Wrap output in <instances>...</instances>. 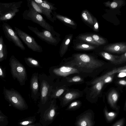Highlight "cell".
<instances>
[{
  "label": "cell",
  "instance_id": "cell-1",
  "mask_svg": "<svg viewBox=\"0 0 126 126\" xmlns=\"http://www.w3.org/2000/svg\"><path fill=\"white\" fill-rule=\"evenodd\" d=\"M61 63L69 65L76 68L79 71L89 72L102 66L104 63L93 57L85 54H73L71 58H64Z\"/></svg>",
  "mask_w": 126,
  "mask_h": 126
},
{
  "label": "cell",
  "instance_id": "cell-2",
  "mask_svg": "<svg viewBox=\"0 0 126 126\" xmlns=\"http://www.w3.org/2000/svg\"><path fill=\"white\" fill-rule=\"evenodd\" d=\"M9 65L14 79H16L21 86L24 85L27 80V76L24 66L14 55L12 56L10 59Z\"/></svg>",
  "mask_w": 126,
  "mask_h": 126
},
{
  "label": "cell",
  "instance_id": "cell-3",
  "mask_svg": "<svg viewBox=\"0 0 126 126\" xmlns=\"http://www.w3.org/2000/svg\"><path fill=\"white\" fill-rule=\"evenodd\" d=\"M23 16L24 19L38 24L45 29L60 37V34L54 30V27L47 23L40 14L33 9L29 8L28 10H25L23 13Z\"/></svg>",
  "mask_w": 126,
  "mask_h": 126
},
{
  "label": "cell",
  "instance_id": "cell-4",
  "mask_svg": "<svg viewBox=\"0 0 126 126\" xmlns=\"http://www.w3.org/2000/svg\"><path fill=\"white\" fill-rule=\"evenodd\" d=\"M49 72V76L54 79H60L72 74L79 73V72L75 67L60 63L59 65L50 67Z\"/></svg>",
  "mask_w": 126,
  "mask_h": 126
},
{
  "label": "cell",
  "instance_id": "cell-5",
  "mask_svg": "<svg viewBox=\"0 0 126 126\" xmlns=\"http://www.w3.org/2000/svg\"><path fill=\"white\" fill-rule=\"evenodd\" d=\"M38 79L40 96L42 102H44L50 98L54 79L44 73L39 74Z\"/></svg>",
  "mask_w": 126,
  "mask_h": 126
},
{
  "label": "cell",
  "instance_id": "cell-6",
  "mask_svg": "<svg viewBox=\"0 0 126 126\" xmlns=\"http://www.w3.org/2000/svg\"><path fill=\"white\" fill-rule=\"evenodd\" d=\"M28 28L37 37L48 44L56 46L61 40L60 37L57 36L45 29L40 31L37 27L28 26Z\"/></svg>",
  "mask_w": 126,
  "mask_h": 126
},
{
  "label": "cell",
  "instance_id": "cell-7",
  "mask_svg": "<svg viewBox=\"0 0 126 126\" xmlns=\"http://www.w3.org/2000/svg\"><path fill=\"white\" fill-rule=\"evenodd\" d=\"M14 28L18 36L29 48L34 51L43 52L42 47L38 44L33 37L16 27Z\"/></svg>",
  "mask_w": 126,
  "mask_h": 126
},
{
  "label": "cell",
  "instance_id": "cell-8",
  "mask_svg": "<svg viewBox=\"0 0 126 126\" xmlns=\"http://www.w3.org/2000/svg\"><path fill=\"white\" fill-rule=\"evenodd\" d=\"M3 93L6 99L16 107H21L24 105V100L22 96L15 89H7L4 87Z\"/></svg>",
  "mask_w": 126,
  "mask_h": 126
},
{
  "label": "cell",
  "instance_id": "cell-9",
  "mask_svg": "<svg viewBox=\"0 0 126 126\" xmlns=\"http://www.w3.org/2000/svg\"><path fill=\"white\" fill-rule=\"evenodd\" d=\"M2 28L6 37L21 49L24 50L25 48L17 33L7 23H3Z\"/></svg>",
  "mask_w": 126,
  "mask_h": 126
},
{
  "label": "cell",
  "instance_id": "cell-10",
  "mask_svg": "<svg viewBox=\"0 0 126 126\" xmlns=\"http://www.w3.org/2000/svg\"><path fill=\"white\" fill-rule=\"evenodd\" d=\"M22 1L10 3H0V17L11 15H16Z\"/></svg>",
  "mask_w": 126,
  "mask_h": 126
},
{
  "label": "cell",
  "instance_id": "cell-11",
  "mask_svg": "<svg viewBox=\"0 0 126 126\" xmlns=\"http://www.w3.org/2000/svg\"><path fill=\"white\" fill-rule=\"evenodd\" d=\"M52 86L50 95L51 98H60L69 89L70 85L63 82L60 79H57Z\"/></svg>",
  "mask_w": 126,
  "mask_h": 126
},
{
  "label": "cell",
  "instance_id": "cell-12",
  "mask_svg": "<svg viewBox=\"0 0 126 126\" xmlns=\"http://www.w3.org/2000/svg\"><path fill=\"white\" fill-rule=\"evenodd\" d=\"M39 75L37 72L33 73L30 80V88L31 91V96L34 99H36L40 96Z\"/></svg>",
  "mask_w": 126,
  "mask_h": 126
},
{
  "label": "cell",
  "instance_id": "cell-13",
  "mask_svg": "<svg viewBox=\"0 0 126 126\" xmlns=\"http://www.w3.org/2000/svg\"><path fill=\"white\" fill-rule=\"evenodd\" d=\"M42 9L43 14L51 22L54 23L55 20L51 14L52 12L57 9L54 4L47 1L46 3H42L37 4Z\"/></svg>",
  "mask_w": 126,
  "mask_h": 126
},
{
  "label": "cell",
  "instance_id": "cell-14",
  "mask_svg": "<svg viewBox=\"0 0 126 126\" xmlns=\"http://www.w3.org/2000/svg\"><path fill=\"white\" fill-rule=\"evenodd\" d=\"M104 49L114 53H125L126 51V44L125 43L122 42L111 44L105 46Z\"/></svg>",
  "mask_w": 126,
  "mask_h": 126
},
{
  "label": "cell",
  "instance_id": "cell-15",
  "mask_svg": "<svg viewBox=\"0 0 126 126\" xmlns=\"http://www.w3.org/2000/svg\"><path fill=\"white\" fill-rule=\"evenodd\" d=\"M51 14L55 21L57 19L65 25L72 28L76 25V23L73 20L66 16L62 15L54 11H52Z\"/></svg>",
  "mask_w": 126,
  "mask_h": 126
},
{
  "label": "cell",
  "instance_id": "cell-16",
  "mask_svg": "<svg viewBox=\"0 0 126 126\" xmlns=\"http://www.w3.org/2000/svg\"><path fill=\"white\" fill-rule=\"evenodd\" d=\"M73 36L72 34L66 35L63 40L59 49V53L61 57H63L68 50Z\"/></svg>",
  "mask_w": 126,
  "mask_h": 126
},
{
  "label": "cell",
  "instance_id": "cell-17",
  "mask_svg": "<svg viewBox=\"0 0 126 126\" xmlns=\"http://www.w3.org/2000/svg\"><path fill=\"white\" fill-rule=\"evenodd\" d=\"M78 92L69 89L60 97L63 104H66L80 96Z\"/></svg>",
  "mask_w": 126,
  "mask_h": 126
},
{
  "label": "cell",
  "instance_id": "cell-18",
  "mask_svg": "<svg viewBox=\"0 0 126 126\" xmlns=\"http://www.w3.org/2000/svg\"><path fill=\"white\" fill-rule=\"evenodd\" d=\"M126 66L123 67H119L115 68L109 72H108L102 76L96 79L93 80L91 83L93 84H95L101 80H103L107 77L114 74L115 73L122 72L126 73Z\"/></svg>",
  "mask_w": 126,
  "mask_h": 126
},
{
  "label": "cell",
  "instance_id": "cell-19",
  "mask_svg": "<svg viewBox=\"0 0 126 126\" xmlns=\"http://www.w3.org/2000/svg\"><path fill=\"white\" fill-rule=\"evenodd\" d=\"M7 55L6 45L4 43L3 37H0V62L6 60Z\"/></svg>",
  "mask_w": 126,
  "mask_h": 126
},
{
  "label": "cell",
  "instance_id": "cell-20",
  "mask_svg": "<svg viewBox=\"0 0 126 126\" xmlns=\"http://www.w3.org/2000/svg\"><path fill=\"white\" fill-rule=\"evenodd\" d=\"M124 1L122 0H114L112 1H109L104 2L105 6L108 7L112 9H117L122 6L124 4Z\"/></svg>",
  "mask_w": 126,
  "mask_h": 126
},
{
  "label": "cell",
  "instance_id": "cell-21",
  "mask_svg": "<svg viewBox=\"0 0 126 126\" xmlns=\"http://www.w3.org/2000/svg\"><path fill=\"white\" fill-rule=\"evenodd\" d=\"M104 84L103 80H102L95 84L91 89V95L94 96L100 93Z\"/></svg>",
  "mask_w": 126,
  "mask_h": 126
},
{
  "label": "cell",
  "instance_id": "cell-22",
  "mask_svg": "<svg viewBox=\"0 0 126 126\" xmlns=\"http://www.w3.org/2000/svg\"><path fill=\"white\" fill-rule=\"evenodd\" d=\"M118 98V94L115 90L111 91L109 93L108 97V101L110 105L114 107Z\"/></svg>",
  "mask_w": 126,
  "mask_h": 126
},
{
  "label": "cell",
  "instance_id": "cell-23",
  "mask_svg": "<svg viewBox=\"0 0 126 126\" xmlns=\"http://www.w3.org/2000/svg\"><path fill=\"white\" fill-rule=\"evenodd\" d=\"M24 60L26 64L30 67L39 68H42L39 62L32 58L29 57H25Z\"/></svg>",
  "mask_w": 126,
  "mask_h": 126
},
{
  "label": "cell",
  "instance_id": "cell-24",
  "mask_svg": "<svg viewBox=\"0 0 126 126\" xmlns=\"http://www.w3.org/2000/svg\"><path fill=\"white\" fill-rule=\"evenodd\" d=\"M99 54L104 58L110 62L112 64L115 65L117 60L120 56L113 55L104 51L101 52Z\"/></svg>",
  "mask_w": 126,
  "mask_h": 126
},
{
  "label": "cell",
  "instance_id": "cell-25",
  "mask_svg": "<svg viewBox=\"0 0 126 126\" xmlns=\"http://www.w3.org/2000/svg\"><path fill=\"white\" fill-rule=\"evenodd\" d=\"M81 16L85 22L91 25H93V17L88 10H83L81 14Z\"/></svg>",
  "mask_w": 126,
  "mask_h": 126
},
{
  "label": "cell",
  "instance_id": "cell-26",
  "mask_svg": "<svg viewBox=\"0 0 126 126\" xmlns=\"http://www.w3.org/2000/svg\"><path fill=\"white\" fill-rule=\"evenodd\" d=\"M78 38L80 40L91 44L97 46L100 45L94 41L91 35H81L79 36Z\"/></svg>",
  "mask_w": 126,
  "mask_h": 126
},
{
  "label": "cell",
  "instance_id": "cell-27",
  "mask_svg": "<svg viewBox=\"0 0 126 126\" xmlns=\"http://www.w3.org/2000/svg\"><path fill=\"white\" fill-rule=\"evenodd\" d=\"M75 48L77 50H89L95 49L96 47L88 44L79 43L76 44Z\"/></svg>",
  "mask_w": 126,
  "mask_h": 126
},
{
  "label": "cell",
  "instance_id": "cell-28",
  "mask_svg": "<svg viewBox=\"0 0 126 126\" xmlns=\"http://www.w3.org/2000/svg\"><path fill=\"white\" fill-rule=\"evenodd\" d=\"M27 6L29 8H32L39 13L43 14L42 9L34 0H27Z\"/></svg>",
  "mask_w": 126,
  "mask_h": 126
},
{
  "label": "cell",
  "instance_id": "cell-29",
  "mask_svg": "<svg viewBox=\"0 0 126 126\" xmlns=\"http://www.w3.org/2000/svg\"><path fill=\"white\" fill-rule=\"evenodd\" d=\"M91 35L94 41L100 45H104L106 42L104 38L96 34H92Z\"/></svg>",
  "mask_w": 126,
  "mask_h": 126
},
{
  "label": "cell",
  "instance_id": "cell-30",
  "mask_svg": "<svg viewBox=\"0 0 126 126\" xmlns=\"http://www.w3.org/2000/svg\"><path fill=\"white\" fill-rule=\"evenodd\" d=\"M105 114L107 119L110 121L116 117V114L113 112H108L106 110L105 111Z\"/></svg>",
  "mask_w": 126,
  "mask_h": 126
},
{
  "label": "cell",
  "instance_id": "cell-31",
  "mask_svg": "<svg viewBox=\"0 0 126 126\" xmlns=\"http://www.w3.org/2000/svg\"><path fill=\"white\" fill-rule=\"evenodd\" d=\"M126 61V52L120 56L119 58L117 60L116 64H121Z\"/></svg>",
  "mask_w": 126,
  "mask_h": 126
},
{
  "label": "cell",
  "instance_id": "cell-32",
  "mask_svg": "<svg viewBox=\"0 0 126 126\" xmlns=\"http://www.w3.org/2000/svg\"><path fill=\"white\" fill-rule=\"evenodd\" d=\"M94 25L93 29L94 31L97 32L98 31L99 29V25L98 22L95 17H93Z\"/></svg>",
  "mask_w": 126,
  "mask_h": 126
},
{
  "label": "cell",
  "instance_id": "cell-33",
  "mask_svg": "<svg viewBox=\"0 0 126 126\" xmlns=\"http://www.w3.org/2000/svg\"><path fill=\"white\" fill-rule=\"evenodd\" d=\"M113 76V74L108 76L103 80L104 84L109 83L111 82L112 80Z\"/></svg>",
  "mask_w": 126,
  "mask_h": 126
},
{
  "label": "cell",
  "instance_id": "cell-34",
  "mask_svg": "<svg viewBox=\"0 0 126 126\" xmlns=\"http://www.w3.org/2000/svg\"><path fill=\"white\" fill-rule=\"evenodd\" d=\"M124 121V118L121 119L115 123L112 126H123Z\"/></svg>",
  "mask_w": 126,
  "mask_h": 126
},
{
  "label": "cell",
  "instance_id": "cell-35",
  "mask_svg": "<svg viewBox=\"0 0 126 126\" xmlns=\"http://www.w3.org/2000/svg\"><path fill=\"white\" fill-rule=\"evenodd\" d=\"M5 77L4 70L2 67L0 66V77L4 80Z\"/></svg>",
  "mask_w": 126,
  "mask_h": 126
},
{
  "label": "cell",
  "instance_id": "cell-36",
  "mask_svg": "<svg viewBox=\"0 0 126 126\" xmlns=\"http://www.w3.org/2000/svg\"><path fill=\"white\" fill-rule=\"evenodd\" d=\"M80 102L79 101L74 102L72 103L69 106L70 108H72L78 106L80 104Z\"/></svg>",
  "mask_w": 126,
  "mask_h": 126
},
{
  "label": "cell",
  "instance_id": "cell-37",
  "mask_svg": "<svg viewBox=\"0 0 126 126\" xmlns=\"http://www.w3.org/2000/svg\"><path fill=\"white\" fill-rule=\"evenodd\" d=\"M88 120L84 119L81 121L80 123L81 126H87L88 123Z\"/></svg>",
  "mask_w": 126,
  "mask_h": 126
},
{
  "label": "cell",
  "instance_id": "cell-38",
  "mask_svg": "<svg viewBox=\"0 0 126 126\" xmlns=\"http://www.w3.org/2000/svg\"><path fill=\"white\" fill-rule=\"evenodd\" d=\"M119 83L122 85L125 86L126 85V81L124 79H122L120 80L119 82Z\"/></svg>",
  "mask_w": 126,
  "mask_h": 126
},
{
  "label": "cell",
  "instance_id": "cell-39",
  "mask_svg": "<svg viewBox=\"0 0 126 126\" xmlns=\"http://www.w3.org/2000/svg\"><path fill=\"white\" fill-rule=\"evenodd\" d=\"M55 114V111L54 110H51L50 112V115L51 117H52L54 116Z\"/></svg>",
  "mask_w": 126,
  "mask_h": 126
},
{
  "label": "cell",
  "instance_id": "cell-40",
  "mask_svg": "<svg viewBox=\"0 0 126 126\" xmlns=\"http://www.w3.org/2000/svg\"><path fill=\"white\" fill-rule=\"evenodd\" d=\"M29 123V122L28 121H25L21 122L20 124L23 125H26L28 124Z\"/></svg>",
  "mask_w": 126,
  "mask_h": 126
},
{
  "label": "cell",
  "instance_id": "cell-41",
  "mask_svg": "<svg viewBox=\"0 0 126 126\" xmlns=\"http://www.w3.org/2000/svg\"><path fill=\"white\" fill-rule=\"evenodd\" d=\"M1 118V117L0 116V118Z\"/></svg>",
  "mask_w": 126,
  "mask_h": 126
},
{
  "label": "cell",
  "instance_id": "cell-42",
  "mask_svg": "<svg viewBox=\"0 0 126 126\" xmlns=\"http://www.w3.org/2000/svg\"></svg>",
  "mask_w": 126,
  "mask_h": 126
}]
</instances>
